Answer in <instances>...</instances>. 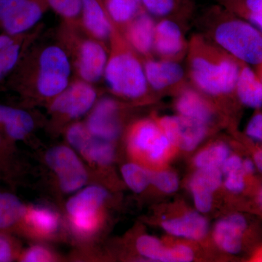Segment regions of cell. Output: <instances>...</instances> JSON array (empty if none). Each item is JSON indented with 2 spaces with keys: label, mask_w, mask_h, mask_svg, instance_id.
Listing matches in <instances>:
<instances>
[{
  "label": "cell",
  "mask_w": 262,
  "mask_h": 262,
  "mask_svg": "<svg viewBox=\"0 0 262 262\" xmlns=\"http://www.w3.org/2000/svg\"><path fill=\"white\" fill-rule=\"evenodd\" d=\"M42 7L34 0H27L13 14L2 21L10 35H17L32 28L42 18Z\"/></svg>",
  "instance_id": "obj_22"
},
{
  "label": "cell",
  "mask_w": 262,
  "mask_h": 262,
  "mask_svg": "<svg viewBox=\"0 0 262 262\" xmlns=\"http://www.w3.org/2000/svg\"><path fill=\"white\" fill-rule=\"evenodd\" d=\"M70 58L64 50L58 46L45 48L39 57L37 89L46 98H55L70 85Z\"/></svg>",
  "instance_id": "obj_5"
},
{
  "label": "cell",
  "mask_w": 262,
  "mask_h": 262,
  "mask_svg": "<svg viewBox=\"0 0 262 262\" xmlns=\"http://www.w3.org/2000/svg\"><path fill=\"white\" fill-rule=\"evenodd\" d=\"M222 8L239 18L262 14V0H219Z\"/></svg>",
  "instance_id": "obj_32"
},
{
  "label": "cell",
  "mask_w": 262,
  "mask_h": 262,
  "mask_svg": "<svg viewBox=\"0 0 262 262\" xmlns=\"http://www.w3.org/2000/svg\"><path fill=\"white\" fill-rule=\"evenodd\" d=\"M0 123H4L7 133L15 139H24L34 128L32 116L23 110L0 105Z\"/></svg>",
  "instance_id": "obj_23"
},
{
  "label": "cell",
  "mask_w": 262,
  "mask_h": 262,
  "mask_svg": "<svg viewBox=\"0 0 262 262\" xmlns=\"http://www.w3.org/2000/svg\"><path fill=\"white\" fill-rule=\"evenodd\" d=\"M12 257V249L8 239L0 235V262L9 261Z\"/></svg>",
  "instance_id": "obj_42"
},
{
  "label": "cell",
  "mask_w": 262,
  "mask_h": 262,
  "mask_svg": "<svg viewBox=\"0 0 262 262\" xmlns=\"http://www.w3.org/2000/svg\"><path fill=\"white\" fill-rule=\"evenodd\" d=\"M229 156L228 146L224 143H215L202 150L194 158V165L198 169L220 168Z\"/></svg>",
  "instance_id": "obj_29"
},
{
  "label": "cell",
  "mask_w": 262,
  "mask_h": 262,
  "mask_svg": "<svg viewBox=\"0 0 262 262\" xmlns=\"http://www.w3.org/2000/svg\"><path fill=\"white\" fill-rule=\"evenodd\" d=\"M162 227L174 237L193 241L203 239L208 231V222L200 212H189L182 216L165 220Z\"/></svg>",
  "instance_id": "obj_18"
},
{
  "label": "cell",
  "mask_w": 262,
  "mask_h": 262,
  "mask_svg": "<svg viewBox=\"0 0 262 262\" xmlns=\"http://www.w3.org/2000/svg\"><path fill=\"white\" fill-rule=\"evenodd\" d=\"M25 213V207L16 196L0 192V228L15 225Z\"/></svg>",
  "instance_id": "obj_28"
},
{
  "label": "cell",
  "mask_w": 262,
  "mask_h": 262,
  "mask_svg": "<svg viewBox=\"0 0 262 262\" xmlns=\"http://www.w3.org/2000/svg\"><path fill=\"white\" fill-rule=\"evenodd\" d=\"M193 258L194 252L189 246L183 244L171 246V262H189Z\"/></svg>",
  "instance_id": "obj_38"
},
{
  "label": "cell",
  "mask_w": 262,
  "mask_h": 262,
  "mask_svg": "<svg viewBox=\"0 0 262 262\" xmlns=\"http://www.w3.org/2000/svg\"><path fill=\"white\" fill-rule=\"evenodd\" d=\"M29 225L40 235H49L58 228V215L48 208L37 207L26 212Z\"/></svg>",
  "instance_id": "obj_26"
},
{
  "label": "cell",
  "mask_w": 262,
  "mask_h": 262,
  "mask_svg": "<svg viewBox=\"0 0 262 262\" xmlns=\"http://www.w3.org/2000/svg\"><path fill=\"white\" fill-rule=\"evenodd\" d=\"M246 134L253 140L262 142V113H258L251 119L246 127Z\"/></svg>",
  "instance_id": "obj_39"
},
{
  "label": "cell",
  "mask_w": 262,
  "mask_h": 262,
  "mask_svg": "<svg viewBox=\"0 0 262 262\" xmlns=\"http://www.w3.org/2000/svg\"><path fill=\"white\" fill-rule=\"evenodd\" d=\"M27 0H0V20L3 21L20 8Z\"/></svg>",
  "instance_id": "obj_40"
},
{
  "label": "cell",
  "mask_w": 262,
  "mask_h": 262,
  "mask_svg": "<svg viewBox=\"0 0 262 262\" xmlns=\"http://www.w3.org/2000/svg\"><path fill=\"white\" fill-rule=\"evenodd\" d=\"M255 167L256 165L253 160L249 159L243 160L242 169L246 175L253 173L254 172Z\"/></svg>",
  "instance_id": "obj_43"
},
{
  "label": "cell",
  "mask_w": 262,
  "mask_h": 262,
  "mask_svg": "<svg viewBox=\"0 0 262 262\" xmlns=\"http://www.w3.org/2000/svg\"><path fill=\"white\" fill-rule=\"evenodd\" d=\"M188 48L189 41L177 20L160 18L156 22L154 53L159 58L180 62L187 56Z\"/></svg>",
  "instance_id": "obj_9"
},
{
  "label": "cell",
  "mask_w": 262,
  "mask_h": 262,
  "mask_svg": "<svg viewBox=\"0 0 262 262\" xmlns=\"http://www.w3.org/2000/svg\"><path fill=\"white\" fill-rule=\"evenodd\" d=\"M20 46L13 38L0 35V80L13 70L18 61Z\"/></svg>",
  "instance_id": "obj_31"
},
{
  "label": "cell",
  "mask_w": 262,
  "mask_h": 262,
  "mask_svg": "<svg viewBox=\"0 0 262 262\" xmlns=\"http://www.w3.org/2000/svg\"><path fill=\"white\" fill-rule=\"evenodd\" d=\"M247 223L239 214H232L215 225L213 238L217 246L225 252L235 254L242 247V239Z\"/></svg>",
  "instance_id": "obj_17"
},
{
  "label": "cell",
  "mask_w": 262,
  "mask_h": 262,
  "mask_svg": "<svg viewBox=\"0 0 262 262\" xmlns=\"http://www.w3.org/2000/svg\"><path fill=\"white\" fill-rule=\"evenodd\" d=\"M128 146L134 156L158 165L167 160L172 145L158 120H143L131 127Z\"/></svg>",
  "instance_id": "obj_4"
},
{
  "label": "cell",
  "mask_w": 262,
  "mask_h": 262,
  "mask_svg": "<svg viewBox=\"0 0 262 262\" xmlns=\"http://www.w3.org/2000/svg\"><path fill=\"white\" fill-rule=\"evenodd\" d=\"M253 162H254L256 168L262 173V149L256 151V154L254 155Z\"/></svg>",
  "instance_id": "obj_45"
},
{
  "label": "cell",
  "mask_w": 262,
  "mask_h": 262,
  "mask_svg": "<svg viewBox=\"0 0 262 262\" xmlns=\"http://www.w3.org/2000/svg\"><path fill=\"white\" fill-rule=\"evenodd\" d=\"M51 253L46 248L41 246H34L27 251L23 258L24 261L39 262L51 261L53 260Z\"/></svg>",
  "instance_id": "obj_37"
},
{
  "label": "cell",
  "mask_w": 262,
  "mask_h": 262,
  "mask_svg": "<svg viewBox=\"0 0 262 262\" xmlns=\"http://www.w3.org/2000/svg\"><path fill=\"white\" fill-rule=\"evenodd\" d=\"M235 96L248 107H262V82L256 71L243 62L236 84Z\"/></svg>",
  "instance_id": "obj_19"
},
{
  "label": "cell",
  "mask_w": 262,
  "mask_h": 262,
  "mask_svg": "<svg viewBox=\"0 0 262 262\" xmlns=\"http://www.w3.org/2000/svg\"><path fill=\"white\" fill-rule=\"evenodd\" d=\"M96 91L89 82L77 81L70 84L59 95L55 97L51 110L55 113L77 118L87 113L96 102Z\"/></svg>",
  "instance_id": "obj_10"
},
{
  "label": "cell",
  "mask_w": 262,
  "mask_h": 262,
  "mask_svg": "<svg viewBox=\"0 0 262 262\" xmlns=\"http://www.w3.org/2000/svg\"><path fill=\"white\" fill-rule=\"evenodd\" d=\"M256 67V73H257L258 77H259L260 80H261L262 82V63H260L259 65Z\"/></svg>",
  "instance_id": "obj_46"
},
{
  "label": "cell",
  "mask_w": 262,
  "mask_h": 262,
  "mask_svg": "<svg viewBox=\"0 0 262 262\" xmlns=\"http://www.w3.org/2000/svg\"><path fill=\"white\" fill-rule=\"evenodd\" d=\"M88 130L91 134L108 141L117 139L120 132L119 105L110 98L100 100L88 120Z\"/></svg>",
  "instance_id": "obj_12"
},
{
  "label": "cell",
  "mask_w": 262,
  "mask_h": 262,
  "mask_svg": "<svg viewBox=\"0 0 262 262\" xmlns=\"http://www.w3.org/2000/svg\"><path fill=\"white\" fill-rule=\"evenodd\" d=\"M155 26L152 15L144 9L122 28V36L129 46L144 59L151 58L154 53Z\"/></svg>",
  "instance_id": "obj_14"
},
{
  "label": "cell",
  "mask_w": 262,
  "mask_h": 262,
  "mask_svg": "<svg viewBox=\"0 0 262 262\" xmlns=\"http://www.w3.org/2000/svg\"><path fill=\"white\" fill-rule=\"evenodd\" d=\"M46 162L56 172L63 192H75L87 182V172L83 165L75 153L67 146L52 148L46 155Z\"/></svg>",
  "instance_id": "obj_6"
},
{
  "label": "cell",
  "mask_w": 262,
  "mask_h": 262,
  "mask_svg": "<svg viewBox=\"0 0 262 262\" xmlns=\"http://www.w3.org/2000/svg\"><path fill=\"white\" fill-rule=\"evenodd\" d=\"M245 20L252 24L262 32V14L250 15Z\"/></svg>",
  "instance_id": "obj_44"
},
{
  "label": "cell",
  "mask_w": 262,
  "mask_h": 262,
  "mask_svg": "<svg viewBox=\"0 0 262 262\" xmlns=\"http://www.w3.org/2000/svg\"><path fill=\"white\" fill-rule=\"evenodd\" d=\"M144 9L142 0H106L110 19L122 28Z\"/></svg>",
  "instance_id": "obj_25"
},
{
  "label": "cell",
  "mask_w": 262,
  "mask_h": 262,
  "mask_svg": "<svg viewBox=\"0 0 262 262\" xmlns=\"http://www.w3.org/2000/svg\"><path fill=\"white\" fill-rule=\"evenodd\" d=\"M151 184L161 192H175L179 187V180L177 174L170 170H158L151 172Z\"/></svg>",
  "instance_id": "obj_33"
},
{
  "label": "cell",
  "mask_w": 262,
  "mask_h": 262,
  "mask_svg": "<svg viewBox=\"0 0 262 262\" xmlns=\"http://www.w3.org/2000/svg\"><path fill=\"white\" fill-rule=\"evenodd\" d=\"M143 63L146 80L150 89L155 92L177 94L188 84L187 73L180 62L151 57L145 58Z\"/></svg>",
  "instance_id": "obj_7"
},
{
  "label": "cell",
  "mask_w": 262,
  "mask_h": 262,
  "mask_svg": "<svg viewBox=\"0 0 262 262\" xmlns=\"http://www.w3.org/2000/svg\"><path fill=\"white\" fill-rule=\"evenodd\" d=\"M58 15L67 19L77 18L82 12V0H47Z\"/></svg>",
  "instance_id": "obj_34"
},
{
  "label": "cell",
  "mask_w": 262,
  "mask_h": 262,
  "mask_svg": "<svg viewBox=\"0 0 262 262\" xmlns=\"http://www.w3.org/2000/svg\"><path fill=\"white\" fill-rule=\"evenodd\" d=\"M108 56L102 45L93 39L82 41L77 51V69L82 80L94 83L104 75Z\"/></svg>",
  "instance_id": "obj_15"
},
{
  "label": "cell",
  "mask_w": 262,
  "mask_h": 262,
  "mask_svg": "<svg viewBox=\"0 0 262 262\" xmlns=\"http://www.w3.org/2000/svg\"><path fill=\"white\" fill-rule=\"evenodd\" d=\"M107 198L106 189L98 186L84 189L69 201L67 209L70 217L99 214V209Z\"/></svg>",
  "instance_id": "obj_21"
},
{
  "label": "cell",
  "mask_w": 262,
  "mask_h": 262,
  "mask_svg": "<svg viewBox=\"0 0 262 262\" xmlns=\"http://www.w3.org/2000/svg\"><path fill=\"white\" fill-rule=\"evenodd\" d=\"M71 145L78 150L88 160L100 165H108L115 158V148L111 141L103 140L91 134L87 127L75 124L67 131Z\"/></svg>",
  "instance_id": "obj_11"
},
{
  "label": "cell",
  "mask_w": 262,
  "mask_h": 262,
  "mask_svg": "<svg viewBox=\"0 0 262 262\" xmlns=\"http://www.w3.org/2000/svg\"><path fill=\"white\" fill-rule=\"evenodd\" d=\"M205 36L239 61L255 67L262 63L261 31L224 8L212 12Z\"/></svg>",
  "instance_id": "obj_2"
},
{
  "label": "cell",
  "mask_w": 262,
  "mask_h": 262,
  "mask_svg": "<svg viewBox=\"0 0 262 262\" xmlns=\"http://www.w3.org/2000/svg\"><path fill=\"white\" fill-rule=\"evenodd\" d=\"M223 182L220 168L198 169L189 182L194 206L198 212L208 213L213 205V194Z\"/></svg>",
  "instance_id": "obj_16"
},
{
  "label": "cell",
  "mask_w": 262,
  "mask_h": 262,
  "mask_svg": "<svg viewBox=\"0 0 262 262\" xmlns=\"http://www.w3.org/2000/svg\"><path fill=\"white\" fill-rule=\"evenodd\" d=\"M158 121L172 145L184 151L198 147L208 130V125L179 115L163 117Z\"/></svg>",
  "instance_id": "obj_8"
},
{
  "label": "cell",
  "mask_w": 262,
  "mask_h": 262,
  "mask_svg": "<svg viewBox=\"0 0 262 262\" xmlns=\"http://www.w3.org/2000/svg\"><path fill=\"white\" fill-rule=\"evenodd\" d=\"M136 248L141 256L151 261L171 262V248L153 236H141L136 241Z\"/></svg>",
  "instance_id": "obj_27"
},
{
  "label": "cell",
  "mask_w": 262,
  "mask_h": 262,
  "mask_svg": "<svg viewBox=\"0 0 262 262\" xmlns=\"http://www.w3.org/2000/svg\"><path fill=\"white\" fill-rule=\"evenodd\" d=\"M258 203L259 206L261 207L262 209V187L261 189H260L259 192H258Z\"/></svg>",
  "instance_id": "obj_47"
},
{
  "label": "cell",
  "mask_w": 262,
  "mask_h": 262,
  "mask_svg": "<svg viewBox=\"0 0 262 262\" xmlns=\"http://www.w3.org/2000/svg\"><path fill=\"white\" fill-rule=\"evenodd\" d=\"M190 0H142L144 9L153 17L175 20L189 12Z\"/></svg>",
  "instance_id": "obj_24"
},
{
  "label": "cell",
  "mask_w": 262,
  "mask_h": 262,
  "mask_svg": "<svg viewBox=\"0 0 262 262\" xmlns=\"http://www.w3.org/2000/svg\"><path fill=\"white\" fill-rule=\"evenodd\" d=\"M188 79L210 98L235 95L241 63L210 40L196 34L189 41Z\"/></svg>",
  "instance_id": "obj_1"
},
{
  "label": "cell",
  "mask_w": 262,
  "mask_h": 262,
  "mask_svg": "<svg viewBox=\"0 0 262 262\" xmlns=\"http://www.w3.org/2000/svg\"><path fill=\"white\" fill-rule=\"evenodd\" d=\"M224 184L227 190L234 193H239L246 187V173L243 169L237 171L226 174Z\"/></svg>",
  "instance_id": "obj_36"
},
{
  "label": "cell",
  "mask_w": 262,
  "mask_h": 262,
  "mask_svg": "<svg viewBox=\"0 0 262 262\" xmlns=\"http://www.w3.org/2000/svg\"><path fill=\"white\" fill-rule=\"evenodd\" d=\"M100 214L71 217L72 226L79 233L92 234L97 230L100 224Z\"/></svg>",
  "instance_id": "obj_35"
},
{
  "label": "cell",
  "mask_w": 262,
  "mask_h": 262,
  "mask_svg": "<svg viewBox=\"0 0 262 262\" xmlns=\"http://www.w3.org/2000/svg\"><path fill=\"white\" fill-rule=\"evenodd\" d=\"M255 259H256V261H262V250L258 253H256V256H255Z\"/></svg>",
  "instance_id": "obj_48"
},
{
  "label": "cell",
  "mask_w": 262,
  "mask_h": 262,
  "mask_svg": "<svg viewBox=\"0 0 262 262\" xmlns=\"http://www.w3.org/2000/svg\"><path fill=\"white\" fill-rule=\"evenodd\" d=\"M243 160L237 155H230L225 163L222 164L220 170L223 175L231 173V172L237 171L242 169Z\"/></svg>",
  "instance_id": "obj_41"
},
{
  "label": "cell",
  "mask_w": 262,
  "mask_h": 262,
  "mask_svg": "<svg viewBox=\"0 0 262 262\" xmlns=\"http://www.w3.org/2000/svg\"><path fill=\"white\" fill-rule=\"evenodd\" d=\"M82 20L88 32L100 40L111 37L113 22L97 0H82Z\"/></svg>",
  "instance_id": "obj_20"
},
{
  "label": "cell",
  "mask_w": 262,
  "mask_h": 262,
  "mask_svg": "<svg viewBox=\"0 0 262 262\" xmlns=\"http://www.w3.org/2000/svg\"><path fill=\"white\" fill-rule=\"evenodd\" d=\"M189 83L177 94L175 108L179 115L208 125L215 110L209 97Z\"/></svg>",
  "instance_id": "obj_13"
},
{
  "label": "cell",
  "mask_w": 262,
  "mask_h": 262,
  "mask_svg": "<svg viewBox=\"0 0 262 262\" xmlns=\"http://www.w3.org/2000/svg\"><path fill=\"white\" fill-rule=\"evenodd\" d=\"M110 39L112 51L103 75L108 88L114 94L127 99L146 97L151 89L139 55L129 46L115 24Z\"/></svg>",
  "instance_id": "obj_3"
},
{
  "label": "cell",
  "mask_w": 262,
  "mask_h": 262,
  "mask_svg": "<svg viewBox=\"0 0 262 262\" xmlns=\"http://www.w3.org/2000/svg\"><path fill=\"white\" fill-rule=\"evenodd\" d=\"M121 172L127 185L136 193L142 192L151 184V171L139 164H125Z\"/></svg>",
  "instance_id": "obj_30"
}]
</instances>
